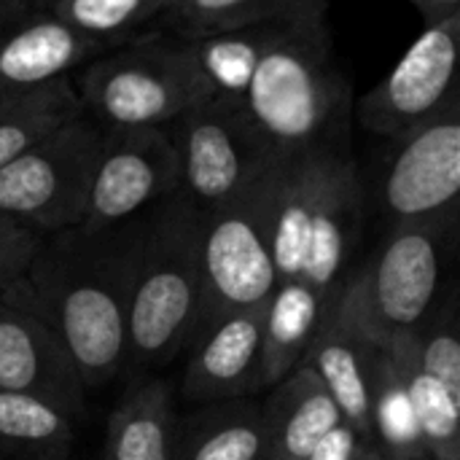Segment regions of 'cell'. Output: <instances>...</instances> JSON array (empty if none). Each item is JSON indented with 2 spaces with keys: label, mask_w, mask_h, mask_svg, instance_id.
I'll return each mask as SVG.
<instances>
[{
  "label": "cell",
  "mask_w": 460,
  "mask_h": 460,
  "mask_svg": "<svg viewBox=\"0 0 460 460\" xmlns=\"http://www.w3.org/2000/svg\"><path fill=\"white\" fill-rule=\"evenodd\" d=\"M137 218L43 234L24 278L11 291L59 337L86 391L102 388L127 367V302Z\"/></svg>",
  "instance_id": "cell-1"
},
{
  "label": "cell",
  "mask_w": 460,
  "mask_h": 460,
  "mask_svg": "<svg viewBox=\"0 0 460 460\" xmlns=\"http://www.w3.org/2000/svg\"><path fill=\"white\" fill-rule=\"evenodd\" d=\"M264 216L275 280H299L329 305L364 218V183L350 143L275 156L264 178Z\"/></svg>",
  "instance_id": "cell-2"
},
{
  "label": "cell",
  "mask_w": 460,
  "mask_h": 460,
  "mask_svg": "<svg viewBox=\"0 0 460 460\" xmlns=\"http://www.w3.org/2000/svg\"><path fill=\"white\" fill-rule=\"evenodd\" d=\"M326 11L329 0L294 3L286 30L259 59L237 102L272 156L350 143L353 92L334 59Z\"/></svg>",
  "instance_id": "cell-3"
},
{
  "label": "cell",
  "mask_w": 460,
  "mask_h": 460,
  "mask_svg": "<svg viewBox=\"0 0 460 460\" xmlns=\"http://www.w3.org/2000/svg\"><path fill=\"white\" fill-rule=\"evenodd\" d=\"M202 210L175 191L137 216L127 302V364L162 367L202 329Z\"/></svg>",
  "instance_id": "cell-4"
},
{
  "label": "cell",
  "mask_w": 460,
  "mask_h": 460,
  "mask_svg": "<svg viewBox=\"0 0 460 460\" xmlns=\"http://www.w3.org/2000/svg\"><path fill=\"white\" fill-rule=\"evenodd\" d=\"M442 224L394 226L377 253L342 280L326 318L377 350L404 332H420L442 280Z\"/></svg>",
  "instance_id": "cell-5"
},
{
  "label": "cell",
  "mask_w": 460,
  "mask_h": 460,
  "mask_svg": "<svg viewBox=\"0 0 460 460\" xmlns=\"http://www.w3.org/2000/svg\"><path fill=\"white\" fill-rule=\"evenodd\" d=\"M84 113L102 129L167 127L213 100L183 40H146L89 59L73 84Z\"/></svg>",
  "instance_id": "cell-6"
},
{
  "label": "cell",
  "mask_w": 460,
  "mask_h": 460,
  "mask_svg": "<svg viewBox=\"0 0 460 460\" xmlns=\"http://www.w3.org/2000/svg\"><path fill=\"white\" fill-rule=\"evenodd\" d=\"M100 143V124L86 113L62 124L0 170V213L54 234L84 221Z\"/></svg>",
  "instance_id": "cell-7"
},
{
  "label": "cell",
  "mask_w": 460,
  "mask_h": 460,
  "mask_svg": "<svg viewBox=\"0 0 460 460\" xmlns=\"http://www.w3.org/2000/svg\"><path fill=\"white\" fill-rule=\"evenodd\" d=\"M264 178L245 197L202 213L199 261L205 305L199 334L226 315L264 310L275 294L278 280L264 216Z\"/></svg>",
  "instance_id": "cell-8"
},
{
  "label": "cell",
  "mask_w": 460,
  "mask_h": 460,
  "mask_svg": "<svg viewBox=\"0 0 460 460\" xmlns=\"http://www.w3.org/2000/svg\"><path fill=\"white\" fill-rule=\"evenodd\" d=\"M458 49L460 13L426 24L391 73L353 102V116L364 129L399 143L460 108Z\"/></svg>",
  "instance_id": "cell-9"
},
{
  "label": "cell",
  "mask_w": 460,
  "mask_h": 460,
  "mask_svg": "<svg viewBox=\"0 0 460 460\" xmlns=\"http://www.w3.org/2000/svg\"><path fill=\"white\" fill-rule=\"evenodd\" d=\"M164 129L178 154V191L202 213L245 197L275 159L253 135L240 108L224 100H208L181 113Z\"/></svg>",
  "instance_id": "cell-10"
},
{
  "label": "cell",
  "mask_w": 460,
  "mask_h": 460,
  "mask_svg": "<svg viewBox=\"0 0 460 460\" xmlns=\"http://www.w3.org/2000/svg\"><path fill=\"white\" fill-rule=\"evenodd\" d=\"M181 189L175 146L164 127L102 129L81 226H121Z\"/></svg>",
  "instance_id": "cell-11"
},
{
  "label": "cell",
  "mask_w": 460,
  "mask_h": 460,
  "mask_svg": "<svg viewBox=\"0 0 460 460\" xmlns=\"http://www.w3.org/2000/svg\"><path fill=\"white\" fill-rule=\"evenodd\" d=\"M383 178V208L394 226L442 224L460 194V108L396 143Z\"/></svg>",
  "instance_id": "cell-12"
},
{
  "label": "cell",
  "mask_w": 460,
  "mask_h": 460,
  "mask_svg": "<svg viewBox=\"0 0 460 460\" xmlns=\"http://www.w3.org/2000/svg\"><path fill=\"white\" fill-rule=\"evenodd\" d=\"M0 391L46 399L73 418L89 394L59 337L11 288L0 296Z\"/></svg>",
  "instance_id": "cell-13"
},
{
  "label": "cell",
  "mask_w": 460,
  "mask_h": 460,
  "mask_svg": "<svg viewBox=\"0 0 460 460\" xmlns=\"http://www.w3.org/2000/svg\"><path fill=\"white\" fill-rule=\"evenodd\" d=\"M100 49L49 8L0 0V97L70 78Z\"/></svg>",
  "instance_id": "cell-14"
},
{
  "label": "cell",
  "mask_w": 460,
  "mask_h": 460,
  "mask_svg": "<svg viewBox=\"0 0 460 460\" xmlns=\"http://www.w3.org/2000/svg\"><path fill=\"white\" fill-rule=\"evenodd\" d=\"M264 310L234 313L210 323L189 348L181 394L197 404L245 399L261 391Z\"/></svg>",
  "instance_id": "cell-15"
},
{
  "label": "cell",
  "mask_w": 460,
  "mask_h": 460,
  "mask_svg": "<svg viewBox=\"0 0 460 460\" xmlns=\"http://www.w3.org/2000/svg\"><path fill=\"white\" fill-rule=\"evenodd\" d=\"M261 412L267 423L264 460H307L315 445L342 423L326 388L305 364L272 385Z\"/></svg>",
  "instance_id": "cell-16"
},
{
  "label": "cell",
  "mask_w": 460,
  "mask_h": 460,
  "mask_svg": "<svg viewBox=\"0 0 460 460\" xmlns=\"http://www.w3.org/2000/svg\"><path fill=\"white\" fill-rule=\"evenodd\" d=\"M302 364L315 372L329 399L334 402L342 423L358 437L367 450H372L375 348L353 340L323 315V323L315 332Z\"/></svg>",
  "instance_id": "cell-17"
},
{
  "label": "cell",
  "mask_w": 460,
  "mask_h": 460,
  "mask_svg": "<svg viewBox=\"0 0 460 460\" xmlns=\"http://www.w3.org/2000/svg\"><path fill=\"white\" fill-rule=\"evenodd\" d=\"M294 3H288L283 11H278L267 19H259V22H251L243 27L181 38L194 67L210 86L213 100H224L232 105H237L243 100L245 86H248L259 59L286 30Z\"/></svg>",
  "instance_id": "cell-18"
},
{
  "label": "cell",
  "mask_w": 460,
  "mask_h": 460,
  "mask_svg": "<svg viewBox=\"0 0 460 460\" xmlns=\"http://www.w3.org/2000/svg\"><path fill=\"white\" fill-rule=\"evenodd\" d=\"M267 423L261 404L229 399L178 420L172 460H264Z\"/></svg>",
  "instance_id": "cell-19"
},
{
  "label": "cell",
  "mask_w": 460,
  "mask_h": 460,
  "mask_svg": "<svg viewBox=\"0 0 460 460\" xmlns=\"http://www.w3.org/2000/svg\"><path fill=\"white\" fill-rule=\"evenodd\" d=\"M175 404L164 380L132 388L108 415L105 460H172Z\"/></svg>",
  "instance_id": "cell-20"
},
{
  "label": "cell",
  "mask_w": 460,
  "mask_h": 460,
  "mask_svg": "<svg viewBox=\"0 0 460 460\" xmlns=\"http://www.w3.org/2000/svg\"><path fill=\"white\" fill-rule=\"evenodd\" d=\"M326 302L305 283H278L264 307L261 329V391L296 369L323 323Z\"/></svg>",
  "instance_id": "cell-21"
},
{
  "label": "cell",
  "mask_w": 460,
  "mask_h": 460,
  "mask_svg": "<svg viewBox=\"0 0 460 460\" xmlns=\"http://www.w3.org/2000/svg\"><path fill=\"white\" fill-rule=\"evenodd\" d=\"M415 337L418 332L394 337L385 353L410 394L426 456L434 460H460V391L447 388L418 367Z\"/></svg>",
  "instance_id": "cell-22"
},
{
  "label": "cell",
  "mask_w": 460,
  "mask_h": 460,
  "mask_svg": "<svg viewBox=\"0 0 460 460\" xmlns=\"http://www.w3.org/2000/svg\"><path fill=\"white\" fill-rule=\"evenodd\" d=\"M84 113L73 78L0 97V170L38 140Z\"/></svg>",
  "instance_id": "cell-23"
},
{
  "label": "cell",
  "mask_w": 460,
  "mask_h": 460,
  "mask_svg": "<svg viewBox=\"0 0 460 460\" xmlns=\"http://www.w3.org/2000/svg\"><path fill=\"white\" fill-rule=\"evenodd\" d=\"M73 415L62 407L0 391V450L24 460H65L73 450Z\"/></svg>",
  "instance_id": "cell-24"
},
{
  "label": "cell",
  "mask_w": 460,
  "mask_h": 460,
  "mask_svg": "<svg viewBox=\"0 0 460 460\" xmlns=\"http://www.w3.org/2000/svg\"><path fill=\"white\" fill-rule=\"evenodd\" d=\"M372 453L383 460H420L426 456L410 394L388 353L377 348L372 369Z\"/></svg>",
  "instance_id": "cell-25"
},
{
  "label": "cell",
  "mask_w": 460,
  "mask_h": 460,
  "mask_svg": "<svg viewBox=\"0 0 460 460\" xmlns=\"http://www.w3.org/2000/svg\"><path fill=\"white\" fill-rule=\"evenodd\" d=\"M175 3L178 0H51L46 8L81 35L105 46L154 16L172 11Z\"/></svg>",
  "instance_id": "cell-26"
},
{
  "label": "cell",
  "mask_w": 460,
  "mask_h": 460,
  "mask_svg": "<svg viewBox=\"0 0 460 460\" xmlns=\"http://www.w3.org/2000/svg\"><path fill=\"white\" fill-rule=\"evenodd\" d=\"M288 3L294 0H178L172 13L178 19L181 38H191L267 19Z\"/></svg>",
  "instance_id": "cell-27"
},
{
  "label": "cell",
  "mask_w": 460,
  "mask_h": 460,
  "mask_svg": "<svg viewBox=\"0 0 460 460\" xmlns=\"http://www.w3.org/2000/svg\"><path fill=\"white\" fill-rule=\"evenodd\" d=\"M418 367L445 383L447 388L460 391V345L453 329H429L426 326L415 337Z\"/></svg>",
  "instance_id": "cell-28"
},
{
  "label": "cell",
  "mask_w": 460,
  "mask_h": 460,
  "mask_svg": "<svg viewBox=\"0 0 460 460\" xmlns=\"http://www.w3.org/2000/svg\"><path fill=\"white\" fill-rule=\"evenodd\" d=\"M43 234L30 226H16L11 234L0 240V296L24 278L27 267L32 264Z\"/></svg>",
  "instance_id": "cell-29"
},
{
  "label": "cell",
  "mask_w": 460,
  "mask_h": 460,
  "mask_svg": "<svg viewBox=\"0 0 460 460\" xmlns=\"http://www.w3.org/2000/svg\"><path fill=\"white\" fill-rule=\"evenodd\" d=\"M364 450V445L358 442V437L345 426L337 423L313 450V456L307 460H356L358 453Z\"/></svg>",
  "instance_id": "cell-30"
},
{
  "label": "cell",
  "mask_w": 460,
  "mask_h": 460,
  "mask_svg": "<svg viewBox=\"0 0 460 460\" xmlns=\"http://www.w3.org/2000/svg\"><path fill=\"white\" fill-rule=\"evenodd\" d=\"M426 19V24L460 13V0H407Z\"/></svg>",
  "instance_id": "cell-31"
},
{
  "label": "cell",
  "mask_w": 460,
  "mask_h": 460,
  "mask_svg": "<svg viewBox=\"0 0 460 460\" xmlns=\"http://www.w3.org/2000/svg\"><path fill=\"white\" fill-rule=\"evenodd\" d=\"M16 226H24V224H16L13 218H8V216H3V213H0V240H3L5 234H11Z\"/></svg>",
  "instance_id": "cell-32"
},
{
  "label": "cell",
  "mask_w": 460,
  "mask_h": 460,
  "mask_svg": "<svg viewBox=\"0 0 460 460\" xmlns=\"http://www.w3.org/2000/svg\"><path fill=\"white\" fill-rule=\"evenodd\" d=\"M356 460H383V458H380L377 453H372V450H367V447H364V450L358 453V458Z\"/></svg>",
  "instance_id": "cell-33"
},
{
  "label": "cell",
  "mask_w": 460,
  "mask_h": 460,
  "mask_svg": "<svg viewBox=\"0 0 460 460\" xmlns=\"http://www.w3.org/2000/svg\"><path fill=\"white\" fill-rule=\"evenodd\" d=\"M16 3H27V5H38V8H46L51 0H16Z\"/></svg>",
  "instance_id": "cell-34"
}]
</instances>
